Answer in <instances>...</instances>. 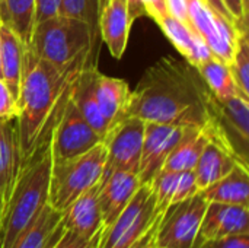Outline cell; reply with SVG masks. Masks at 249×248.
Masks as SVG:
<instances>
[{
	"instance_id": "37",
	"label": "cell",
	"mask_w": 249,
	"mask_h": 248,
	"mask_svg": "<svg viewBox=\"0 0 249 248\" xmlns=\"http://www.w3.org/2000/svg\"><path fill=\"white\" fill-rule=\"evenodd\" d=\"M142 4L144 9V15L150 16L153 20H156L159 16L168 13L165 0H142Z\"/></svg>"
},
{
	"instance_id": "2",
	"label": "cell",
	"mask_w": 249,
	"mask_h": 248,
	"mask_svg": "<svg viewBox=\"0 0 249 248\" xmlns=\"http://www.w3.org/2000/svg\"><path fill=\"white\" fill-rule=\"evenodd\" d=\"M85 66L63 69L25 48L15 118L20 168L50 145L51 132L70 96L73 80Z\"/></svg>"
},
{
	"instance_id": "42",
	"label": "cell",
	"mask_w": 249,
	"mask_h": 248,
	"mask_svg": "<svg viewBox=\"0 0 249 248\" xmlns=\"http://www.w3.org/2000/svg\"><path fill=\"white\" fill-rule=\"evenodd\" d=\"M242 1V6H244V12H245V15L248 16V3L249 0H241Z\"/></svg>"
},
{
	"instance_id": "30",
	"label": "cell",
	"mask_w": 249,
	"mask_h": 248,
	"mask_svg": "<svg viewBox=\"0 0 249 248\" xmlns=\"http://www.w3.org/2000/svg\"><path fill=\"white\" fill-rule=\"evenodd\" d=\"M101 6L99 0H60V15L86 20L92 26L98 22L95 10Z\"/></svg>"
},
{
	"instance_id": "6",
	"label": "cell",
	"mask_w": 249,
	"mask_h": 248,
	"mask_svg": "<svg viewBox=\"0 0 249 248\" xmlns=\"http://www.w3.org/2000/svg\"><path fill=\"white\" fill-rule=\"evenodd\" d=\"M160 213L149 184H142L124 210L102 228L98 248H130L159 221Z\"/></svg>"
},
{
	"instance_id": "10",
	"label": "cell",
	"mask_w": 249,
	"mask_h": 248,
	"mask_svg": "<svg viewBox=\"0 0 249 248\" xmlns=\"http://www.w3.org/2000/svg\"><path fill=\"white\" fill-rule=\"evenodd\" d=\"M144 137V121L137 117H125L105 136L107 161L104 174L112 171L139 172ZM102 174V175H104Z\"/></svg>"
},
{
	"instance_id": "33",
	"label": "cell",
	"mask_w": 249,
	"mask_h": 248,
	"mask_svg": "<svg viewBox=\"0 0 249 248\" xmlns=\"http://www.w3.org/2000/svg\"><path fill=\"white\" fill-rule=\"evenodd\" d=\"M197 248H249V234L201 241Z\"/></svg>"
},
{
	"instance_id": "16",
	"label": "cell",
	"mask_w": 249,
	"mask_h": 248,
	"mask_svg": "<svg viewBox=\"0 0 249 248\" xmlns=\"http://www.w3.org/2000/svg\"><path fill=\"white\" fill-rule=\"evenodd\" d=\"M155 22L160 26L166 38L187 60V63L193 67H197L214 57L204 39L190 25L172 18L168 13L159 16Z\"/></svg>"
},
{
	"instance_id": "35",
	"label": "cell",
	"mask_w": 249,
	"mask_h": 248,
	"mask_svg": "<svg viewBox=\"0 0 249 248\" xmlns=\"http://www.w3.org/2000/svg\"><path fill=\"white\" fill-rule=\"evenodd\" d=\"M165 4L168 15L188 25V0H165Z\"/></svg>"
},
{
	"instance_id": "31",
	"label": "cell",
	"mask_w": 249,
	"mask_h": 248,
	"mask_svg": "<svg viewBox=\"0 0 249 248\" xmlns=\"http://www.w3.org/2000/svg\"><path fill=\"white\" fill-rule=\"evenodd\" d=\"M18 115V104L16 98L0 77V121H12Z\"/></svg>"
},
{
	"instance_id": "22",
	"label": "cell",
	"mask_w": 249,
	"mask_h": 248,
	"mask_svg": "<svg viewBox=\"0 0 249 248\" xmlns=\"http://www.w3.org/2000/svg\"><path fill=\"white\" fill-rule=\"evenodd\" d=\"M60 218L61 213L47 203L10 248H53L64 234Z\"/></svg>"
},
{
	"instance_id": "40",
	"label": "cell",
	"mask_w": 249,
	"mask_h": 248,
	"mask_svg": "<svg viewBox=\"0 0 249 248\" xmlns=\"http://www.w3.org/2000/svg\"><path fill=\"white\" fill-rule=\"evenodd\" d=\"M124 1L128 6V10H130V15L133 18V20H136L137 18L144 15V9H143V4H142V0H124Z\"/></svg>"
},
{
	"instance_id": "44",
	"label": "cell",
	"mask_w": 249,
	"mask_h": 248,
	"mask_svg": "<svg viewBox=\"0 0 249 248\" xmlns=\"http://www.w3.org/2000/svg\"><path fill=\"white\" fill-rule=\"evenodd\" d=\"M0 246H1V243H0Z\"/></svg>"
},
{
	"instance_id": "15",
	"label": "cell",
	"mask_w": 249,
	"mask_h": 248,
	"mask_svg": "<svg viewBox=\"0 0 249 248\" xmlns=\"http://www.w3.org/2000/svg\"><path fill=\"white\" fill-rule=\"evenodd\" d=\"M133 22L124 0H105L101 6L98 18L99 32L114 58H121L124 56Z\"/></svg>"
},
{
	"instance_id": "19",
	"label": "cell",
	"mask_w": 249,
	"mask_h": 248,
	"mask_svg": "<svg viewBox=\"0 0 249 248\" xmlns=\"http://www.w3.org/2000/svg\"><path fill=\"white\" fill-rule=\"evenodd\" d=\"M95 66H85L80 73L73 80L71 89H70V99L82 114V117L90 124V127L99 133L104 139L107 133L111 130L108 121L104 118L98 101L95 98V75H96Z\"/></svg>"
},
{
	"instance_id": "38",
	"label": "cell",
	"mask_w": 249,
	"mask_h": 248,
	"mask_svg": "<svg viewBox=\"0 0 249 248\" xmlns=\"http://www.w3.org/2000/svg\"><path fill=\"white\" fill-rule=\"evenodd\" d=\"M213 12H216L217 15H220V16H223V18H226V19H229L231 22H233L236 26H238V23H236V20H235V18L232 16V13L229 12V9H228V6H226V3H225V0H203ZM241 31V29H239Z\"/></svg>"
},
{
	"instance_id": "36",
	"label": "cell",
	"mask_w": 249,
	"mask_h": 248,
	"mask_svg": "<svg viewBox=\"0 0 249 248\" xmlns=\"http://www.w3.org/2000/svg\"><path fill=\"white\" fill-rule=\"evenodd\" d=\"M225 3H226L229 12L232 13V16L235 18V20L238 23V28L242 32H247V20H248V16L244 12L242 1L241 0H225Z\"/></svg>"
},
{
	"instance_id": "4",
	"label": "cell",
	"mask_w": 249,
	"mask_h": 248,
	"mask_svg": "<svg viewBox=\"0 0 249 248\" xmlns=\"http://www.w3.org/2000/svg\"><path fill=\"white\" fill-rule=\"evenodd\" d=\"M93 26L86 20L57 15L34 26L26 48L38 58L58 67L88 64Z\"/></svg>"
},
{
	"instance_id": "18",
	"label": "cell",
	"mask_w": 249,
	"mask_h": 248,
	"mask_svg": "<svg viewBox=\"0 0 249 248\" xmlns=\"http://www.w3.org/2000/svg\"><path fill=\"white\" fill-rule=\"evenodd\" d=\"M95 98L104 118L112 129L117 123L127 117L131 102V89L124 79L111 77L96 72L95 75Z\"/></svg>"
},
{
	"instance_id": "7",
	"label": "cell",
	"mask_w": 249,
	"mask_h": 248,
	"mask_svg": "<svg viewBox=\"0 0 249 248\" xmlns=\"http://www.w3.org/2000/svg\"><path fill=\"white\" fill-rule=\"evenodd\" d=\"M206 208L207 202L200 193L168 206L160 213L156 225L155 247H198V232Z\"/></svg>"
},
{
	"instance_id": "43",
	"label": "cell",
	"mask_w": 249,
	"mask_h": 248,
	"mask_svg": "<svg viewBox=\"0 0 249 248\" xmlns=\"http://www.w3.org/2000/svg\"><path fill=\"white\" fill-rule=\"evenodd\" d=\"M0 77H1V42H0Z\"/></svg>"
},
{
	"instance_id": "25",
	"label": "cell",
	"mask_w": 249,
	"mask_h": 248,
	"mask_svg": "<svg viewBox=\"0 0 249 248\" xmlns=\"http://www.w3.org/2000/svg\"><path fill=\"white\" fill-rule=\"evenodd\" d=\"M0 42H1V77L18 99L22 70H23V57L26 45L22 39L6 25L0 22Z\"/></svg>"
},
{
	"instance_id": "5",
	"label": "cell",
	"mask_w": 249,
	"mask_h": 248,
	"mask_svg": "<svg viewBox=\"0 0 249 248\" xmlns=\"http://www.w3.org/2000/svg\"><path fill=\"white\" fill-rule=\"evenodd\" d=\"M107 161V148L104 142L83 155L64 161H53L48 205L61 212L80 194L98 186Z\"/></svg>"
},
{
	"instance_id": "34",
	"label": "cell",
	"mask_w": 249,
	"mask_h": 248,
	"mask_svg": "<svg viewBox=\"0 0 249 248\" xmlns=\"http://www.w3.org/2000/svg\"><path fill=\"white\" fill-rule=\"evenodd\" d=\"M57 15H60V0H35V25Z\"/></svg>"
},
{
	"instance_id": "13",
	"label": "cell",
	"mask_w": 249,
	"mask_h": 248,
	"mask_svg": "<svg viewBox=\"0 0 249 248\" xmlns=\"http://www.w3.org/2000/svg\"><path fill=\"white\" fill-rule=\"evenodd\" d=\"M245 234H249V212L247 206L216 202L207 203L198 232V244L207 240Z\"/></svg>"
},
{
	"instance_id": "39",
	"label": "cell",
	"mask_w": 249,
	"mask_h": 248,
	"mask_svg": "<svg viewBox=\"0 0 249 248\" xmlns=\"http://www.w3.org/2000/svg\"><path fill=\"white\" fill-rule=\"evenodd\" d=\"M156 225H158V222L153 225V228L147 232V234H144L136 244H133L130 248H155V234H156Z\"/></svg>"
},
{
	"instance_id": "23",
	"label": "cell",
	"mask_w": 249,
	"mask_h": 248,
	"mask_svg": "<svg viewBox=\"0 0 249 248\" xmlns=\"http://www.w3.org/2000/svg\"><path fill=\"white\" fill-rule=\"evenodd\" d=\"M241 162L248 164L247 161L241 159L235 152L209 140L196 168L193 170L196 174L198 191L223 178Z\"/></svg>"
},
{
	"instance_id": "12",
	"label": "cell",
	"mask_w": 249,
	"mask_h": 248,
	"mask_svg": "<svg viewBox=\"0 0 249 248\" xmlns=\"http://www.w3.org/2000/svg\"><path fill=\"white\" fill-rule=\"evenodd\" d=\"M140 186L136 172L112 171L102 175L98 184V205L104 227L109 225L124 210Z\"/></svg>"
},
{
	"instance_id": "28",
	"label": "cell",
	"mask_w": 249,
	"mask_h": 248,
	"mask_svg": "<svg viewBox=\"0 0 249 248\" xmlns=\"http://www.w3.org/2000/svg\"><path fill=\"white\" fill-rule=\"evenodd\" d=\"M25 45L35 25V0H4V20Z\"/></svg>"
},
{
	"instance_id": "24",
	"label": "cell",
	"mask_w": 249,
	"mask_h": 248,
	"mask_svg": "<svg viewBox=\"0 0 249 248\" xmlns=\"http://www.w3.org/2000/svg\"><path fill=\"white\" fill-rule=\"evenodd\" d=\"M207 203L249 206L248 164H238L229 174L198 191Z\"/></svg>"
},
{
	"instance_id": "3",
	"label": "cell",
	"mask_w": 249,
	"mask_h": 248,
	"mask_svg": "<svg viewBox=\"0 0 249 248\" xmlns=\"http://www.w3.org/2000/svg\"><path fill=\"white\" fill-rule=\"evenodd\" d=\"M53 156L50 145L23 165L0 222V248H10L19 234L48 203Z\"/></svg>"
},
{
	"instance_id": "29",
	"label": "cell",
	"mask_w": 249,
	"mask_h": 248,
	"mask_svg": "<svg viewBox=\"0 0 249 248\" xmlns=\"http://www.w3.org/2000/svg\"><path fill=\"white\" fill-rule=\"evenodd\" d=\"M231 73L233 76L238 95L248 99L249 95V44L248 34L244 32L239 39L238 50L235 53V57L232 63L229 64Z\"/></svg>"
},
{
	"instance_id": "27",
	"label": "cell",
	"mask_w": 249,
	"mask_h": 248,
	"mask_svg": "<svg viewBox=\"0 0 249 248\" xmlns=\"http://www.w3.org/2000/svg\"><path fill=\"white\" fill-rule=\"evenodd\" d=\"M196 70L198 72L207 89L212 92V95L216 99L225 101L231 96L238 95V89H236L233 76L231 73V69L223 61L213 57L212 60L197 66Z\"/></svg>"
},
{
	"instance_id": "20",
	"label": "cell",
	"mask_w": 249,
	"mask_h": 248,
	"mask_svg": "<svg viewBox=\"0 0 249 248\" xmlns=\"http://www.w3.org/2000/svg\"><path fill=\"white\" fill-rule=\"evenodd\" d=\"M159 212L198 193L194 171H159L149 183Z\"/></svg>"
},
{
	"instance_id": "8",
	"label": "cell",
	"mask_w": 249,
	"mask_h": 248,
	"mask_svg": "<svg viewBox=\"0 0 249 248\" xmlns=\"http://www.w3.org/2000/svg\"><path fill=\"white\" fill-rule=\"evenodd\" d=\"M188 25L204 39L214 58L231 64L244 34L229 19L213 12L203 0H188Z\"/></svg>"
},
{
	"instance_id": "14",
	"label": "cell",
	"mask_w": 249,
	"mask_h": 248,
	"mask_svg": "<svg viewBox=\"0 0 249 248\" xmlns=\"http://www.w3.org/2000/svg\"><path fill=\"white\" fill-rule=\"evenodd\" d=\"M61 227L86 240L101 235L104 228L101 209L98 205V186L80 194L61 212Z\"/></svg>"
},
{
	"instance_id": "26",
	"label": "cell",
	"mask_w": 249,
	"mask_h": 248,
	"mask_svg": "<svg viewBox=\"0 0 249 248\" xmlns=\"http://www.w3.org/2000/svg\"><path fill=\"white\" fill-rule=\"evenodd\" d=\"M209 143V136L201 127H190L182 140L166 158L162 170L165 171H193ZM160 170V171H162Z\"/></svg>"
},
{
	"instance_id": "17",
	"label": "cell",
	"mask_w": 249,
	"mask_h": 248,
	"mask_svg": "<svg viewBox=\"0 0 249 248\" xmlns=\"http://www.w3.org/2000/svg\"><path fill=\"white\" fill-rule=\"evenodd\" d=\"M20 171L16 120L0 121V222Z\"/></svg>"
},
{
	"instance_id": "32",
	"label": "cell",
	"mask_w": 249,
	"mask_h": 248,
	"mask_svg": "<svg viewBox=\"0 0 249 248\" xmlns=\"http://www.w3.org/2000/svg\"><path fill=\"white\" fill-rule=\"evenodd\" d=\"M98 241L99 235L92 240H86L74 232L64 231V234L60 237V240L53 248H98Z\"/></svg>"
},
{
	"instance_id": "11",
	"label": "cell",
	"mask_w": 249,
	"mask_h": 248,
	"mask_svg": "<svg viewBox=\"0 0 249 248\" xmlns=\"http://www.w3.org/2000/svg\"><path fill=\"white\" fill-rule=\"evenodd\" d=\"M188 129L190 127L144 121V137L137 172L142 184H149L155 178V175L162 170L169 153L182 140Z\"/></svg>"
},
{
	"instance_id": "21",
	"label": "cell",
	"mask_w": 249,
	"mask_h": 248,
	"mask_svg": "<svg viewBox=\"0 0 249 248\" xmlns=\"http://www.w3.org/2000/svg\"><path fill=\"white\" fill-rule=\"evenodd\" d=\"M210 108H212V113L214 114V117L219 120L220 126L225 129V132L231 137L235 149H236V145H235L236 140H239V143H242V146L245 149L249 140L248 99H245L239 95H235L225 101H219L214 96H212ZM236 152H238V149H236Z\"/></svg>"
},
{
	"instance_id": "9",
	"label": "cell",
	"mask_w": 249,
	"mask_h": 248,
	"mask_svg": "<svg viewBox=\"0 0 249 248\" xmlns=\"http://www.w3.org/2000/svg\"><path fill=\"white\" fill-rule=\"evenodd\" d=\"M101 142H104V137L90 127L69 96L63 113L51 132L50 152L53 161L76 158Z\"/></svg>"
},
{
	"instance_id": "45",
	"label": "cell",
	"mask_w": 249,
	"mask_h": 248,
	"mask_svg": "<svg viewBox=\"0 0 249 248\" xmlns=\"http://www.w3.org/2000/svg\"><path fill=\"white\" fill-rule=\"evenodd\" d=\"M155 248H156V247H155Z\"/></svg>"
},
{
	"instance_id": "1",
	"label": "cell",
	"mask_w": 249,
	"mask_h": 248,
	"mask_svg": "<svg viewBox=\"0 0 249 248\" xmlns=\"http://www.w3.org/2000/svg\"><path fill=\"white\" fill-rule=\"evenodd\" d=\"M212 96L196 67L166 57L150 67L131 92L127 117L146 123L203 127L210 118Z\"/></svg>"
},
{
	"instance_id": "41",
	"label": "cell",
	"mask_w": 249,
	"mask_h": 248,
	"mask_svg": "<svg viewBox=\"0 0 249 248\" xmlns=\"http://www.w3.org/2000/svg\"><path fill=\"white\" fill-rule=\"evenodd\" d=\"M4 20V0H0V22Z\"/></svg>"
}]
</instances>
